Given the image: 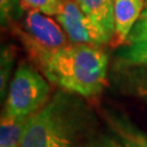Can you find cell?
<instances>
[{
	"label": "cell",
	"instance_id": "cell-6",
	"mask_svg": "<svg viewBox=\"0 0 147 147\" xmlns=\"http://www.w3.org/2000/svg\"><path fill=\"white\" fill-rule=\"evenodd\" d=\"M144 0H115V33L111 39L112 46H119L127 42L144 9Z\"/></svg>",
	"mask_w": 147,
	"mask_h": 147
},
{
	"label": "cell",
	"instance_id": "cell-15",
	"mask_svg": "<svg viewBox=\"0 0 147 147\" xmlns=\"http://www.w3.org/2000/svg\"><path fill=\"white\" fill-rule=\"evenodd\" d=\"M89 147H124L121 142H117L112 138H102L98 142L92 144Z\"/></svg>",
	"mask_w": 147,
	"mask_h": 147
},
{
	"label": "cell",
	"instance_id": "cell-11",
	"mask_svg": "<svg viewBox=\"0 0 147 147\" xmlns=\"http://www.w3.org/2000/svg\"><path fill=\"white\" fill-rule=\"evenodd\" d=\"M22 5L27 9L38 10L47 16H57L61 9L62 0H21Z\"/></svg>",
	"mask_w": 147,
	"mask_h": 147
},
{
	"label": "cell",
	"instance_id": "cell-2",
	"mask_svg": "<svg viewBox=\"0 0 147 147\" xmlns=\"http://www.w3.org/2000/svg\"><path fill=\"white\" fill-rule=\"evenodd\" d=\"M72 134L65 104L56 97L28 117L20 147H71Z\"/></svg>",
	"mask_w": 147,
	"mask_h": 147
},
{
	"label": "cell",
	"instance_id": "cell-4",
	"mask_svg": "<svg viewBox=\"0 0 147 147\" xmlns=\"http://www.w3.org/2000/svg\"><path fill=\"white\" fill-rule=\"evenodd\" d=\"M56 16L68 38L74 44L101 47L111 42V36L84 13L74 0H62L61 9Z\"/></svg>",
	"mask_w": 147,
	"mask_h": 147
},
{
	"label": "cell",
	"instance_id": "cell-13",
	"mask_svg": "<svg viewBox=\"0 0 147 147\" xmlns=\"http://www.w3.org/2000/svg\"><path fill=\"white\" fill-rule=\"evenodd\" d=\"M21 0H0L1 23L7 24L12 18H14L16 11L21 10Z\"/></svg>",
	"mask_w": 147,
	"mask_h": 147
},
{
	"label": "cell",
	"instance_id": "cell-14",
	"mask_svg": "<svg viewBox=\"0 0 147 147\" xmlns=\"http://www.w3.org/2000/svg\"><path fill=\"white\" fill-rule=\"evenodd\" d=\"M13 60V56L9 49L2 50L1 56V94H3V88L7 84V80L9 76V72L11 70V62Z\"/></svg>",
	"mask_w": 147,
	"mask_h": 147
},
{
	"label": "cell",
	"instance_id": "cell-8",
	"mask_svg": "<svg viewBox=\"0 0 147 147\" xmlns=\"http://www.w3.org/2000/svg\"><path fill=\"white\" fill-rule=\"evenodd\" d=\"M110 124L124 147H147V134L138 130L130 121L122 118H112Z\"/></svg>",
	"mask_w": 147,
	"mask_h": 147
},
{
	"label": "cell",
	"instance_id": "cell-9",
	"mask_svg": "<svg viewBox=\"0 0 147 147\" xmlns=\"http://www.w3.org/2000/svg\"><path fill=\"white\" fill-rule=\"evenodd\" d=\"M28 117L14 118L2 115L0 123V147H20Z\"/></svg>",
	"mask_w": 147,
	"mask_h": 147
},
{
	"label": "cell",
	"instance_id": "cell-1",
	"mask_svg": "<svg viewBox=\"0 0 147 147\" xmlns=\"http://www.w3.org/2000/svg\"><path fill=\"white\" fill-rule=\"evenodd\" d=\"M26 50L46 78L68 92L92 97L105 87L108 58L100 47L72 42L56 50Z\"/></svg>",
	"mask_w": 147,
	"mask_h": 147
},
{
	"label": "cell",
	"instance_id": "cell-12",
	"mask_svg": "<svg viewBox=\"0 0 147 147\" xmlns=\"http://www.w3.org/2000/svg\"><path fill=\"white\" fill-rule=\"evenodd\" d=\"M147 39V5L145 10L142 12L141 16L138 18L134 27L132 28L130 36L127 38V42L135 44L138 42H143Z\"/></svg>",
	"mask_w": 147,
	"mask_h": 147
},
{
	"label": "cell",
	"instance_id": "cell-7",
	"mask_svg": "<svg viewBox=\"0 0 147 147\" xmlns=\"http://www.w3.org/2000/svg\"><path fill=\"white\" fill-rule=\"evenodd\" d=\"M82 11L92 18L104 31L113 37L115 0H74Z\"/></svg>",
	"mask_w": 147,
	"mask_h": 147
},
{
	"label": "cell",
	"instance_id": "cell-3",
	"mask_svg": "<svg viewBox=\"0 0 147 147\" xmlns=\"http://www.w3.org/2000/svg\"><path fill=\"white\" fill-rule=\"evenodd\" d=\"M49 94L47 81L31 65L22 63L11 81L5 113L14 118L32 116L42 109Z\"/></svg>",
	"mask_w": 147,
	"mask_h": 147
},
{
	"label": "cell",
	"instance_id": "cell-10",
	"mask_svg": "<svg viewBox=\"0 0 147 147\" xmlns=\"http://www.w3.org/2000/svg\"><path fill=\"white\" fill-rule=\"evenodd\" d=\"M120 58L124 62L134 65H147V39L135 44H130L120 53Z\"/></svg>",
	"mask_w": 147,
	"mask_h": 147
},
{
	"label": "cell",
	"instance_id": "cell-5",
	"mask_svg": "<svg viewBox=\"0 0 147 147\" xmlns=\"http://www.w3.org/2000/svg\"><path fill=\"white\" fill-rule=\"evenodd\" d=\"M24 24L25 32L20 31V37L25 48L56 50L69 45V38L61 27L40 11L30 9Z\"/></svg>",
	"mask_w": 147,
	"mask_h": 147
}]
</instances>
